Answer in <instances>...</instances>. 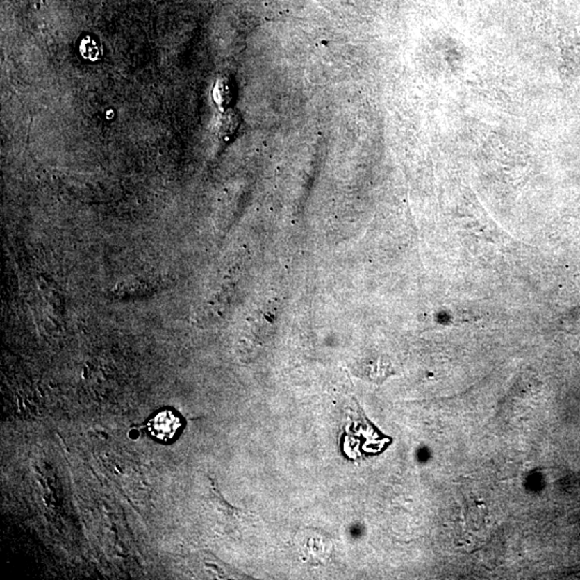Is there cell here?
Here are the masks:
<instances>
[{
	"label": "cell",
	"instance_id": "obj_2",
	"mask_svg": "<svg viewBox=\"0 0 580 580\" xmlns=\"http://www.w3.org/2000/svg\"><path fill=\"white\" fill-rule=\"evenodd\" d=\"M239 124L240 117L235 112H225L216 123V133L224 140H229L239 129Z\"/></svg>",
	"mask_w": 580,
	"mask_h": 580
},
{
	"label": "cell",
	"instance_id": "obj_3",
	"mask_svg": "<svg viewBox=\"0 0 580 580\" xmlns=\"http://www.w3.org/2000/svg\"><path fill=\"white\" fill-rule=\"evenodd\" d=\"M214 100L220 108L229 106L232 100V88L228 78H220L217 81L213 92Z\"/></svg>",
	"mask_w": 580,
	"mask_h": 580
},
{
	"label": "cell",
	"instance_id": "obj_4",
	"mask_svg": "<svg viewBox=\"0 0 580 580\" xmlns=\"http://www.w3.org/2000/svg\"><path fill=\"white\" fill-rule=\"evenodd\" d=\"M562 324L568 332L580 334V306L566 312L562 317Z\"/></svg>",
	"mask_w": 580,
	"mask_h": 580
},
{
	"label": "cell",
	"instance_id": "obj_1",
	"mask_svg": "<svg viewBox=\"0 0 580 580\" xmlns=\"http://www.w3.org/2000/svg\"><path fill=\"white\" fill-rule=\"evenodd\" d=\"M182 426L180 417L171 411H163L153 417L147 424L149 433L161 442L172 440Z\"/></svg>",
	"mask_w": 580,
	"mask_h": 580
}]
</instances>
